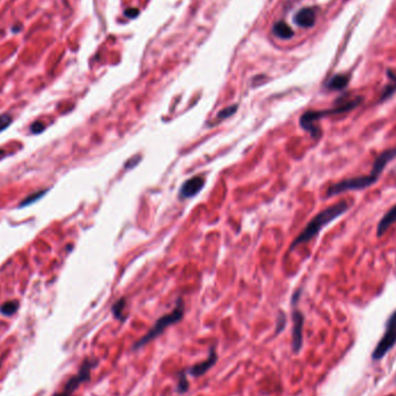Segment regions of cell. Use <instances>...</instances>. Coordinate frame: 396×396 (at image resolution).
Masks as SVG:
<instances>
[{"mask_svg":"<svg viewBox=\"0 0 396 396\" xmlns=\"http://www.w3.org/2000/svg\"><path fill=\"white\" fill-rule=\"evenodd\" d=\"M349 209H350V203H349L348 201H341L337 202L336 204L330 205L329 208L322 210L321 212H318L316 216L307 224V226L305 227L304 231L298 235V238L293 241L291 249L295 248L296 246H299V244L306 243L308 241L315 238V236L320 233L322 228L328 225L331 221H334L335 219L341 217Z\"/></svg>","mask_w":396,"mask_h":396,"instance_id":"cell-1","label":"cell"},{"mask_svg":"<svg viewBox=\"0 0 396 396\" xmlns=\"http://www.w3.org/2000/svg\"><path fill=\"white\" fill-rule=\"evenodd\" d=\"M363 101H364V97L358 95V96L349 98V100H342V101L338 100L333 108L307 111V113H305L303 116H301L300 126L303 127L304 130H306L311 133L314 138H317V137L320 136V130H318V128H316L315 124H314L316 120L324 117H328V116L349 113V111L354 110L357 108V107L360 106L361 103H363Z\"/></svg>","mask_w":396,"mask_h":396,"instance_id":"cell-2","label":"cell"},{"mask_svg":"<svg viewBox=\"0 0 396 396\" xmlns=\"http://www.w3.org/2000/svg\"><path fill=\"white\" fill-rule=\"evenodd\" d=\"M385 167L386 166L384 162L380 160H376L373 163L371 173L368 175H361V176H357V178L339 181V182L335 183L328 188L327 197H333V196L339 195V193H344L348 191L364 190V189L372 187L374 183L378 182L379 176L381 175Z\"/></svg>","mask_w":396,"mask_h":396,"instance_id":"cell-3","label":"cell"},{"mask_svg":"<svg viewBox=\"0 0 396 396\" xmlns=\"http://www.w3.org/2000/svg\"><path fill=\"white\" fill-rule=\"evenodd\" d=\"M183 316H184V303L182 299H179L178 304H176V306L173 311L168 314H166V315L161 316L160 318H158L154 326L148 330V333H146L143 337L133 344L132 350L135 351L139 350V349L145 346L146 344L152 342L153 339H156L157 337L160 336L161 334H163V331L168 328V327L178 324V322L182 320Z\"/></svg>","mask_w":396,"mask_h":396,"instance_id":"cell-4","label":"cell"},{"mask_svg":"<svg viewBox=\"0 0 396 396\" xmlns=\"http://www.w3.org/2000/svg\"><path fill=\"white\" fill-rule=\"evenodd\" d=\"M97 365V360L95 359H86L83 365L79 368V372L73 376L70 380L66 382V385L64 386V388L59 393H55L53 396H72L73 393L79 388L80 385H83L84 382L88 381L90 379V373L92 369Z\"/></svg>","mask_w":396,"mask_h":396,"instance_id":"cell-5","label":"cell"},{"mask_svg":"<svg viewBox=\"0 0 396 396\" xmlns=\"http://www.w3.org/2000/svg\"><path fill=\"white\" fill-rule=\"evenodd\" d=\"M396 344V311L391 314L387 322V328L385 335L380 339L373 351L372 358L374 360H379L388 352L391 348Z\"/></svg>","mask_w":396,"mask_h":396,"instance_id":"cell-6","label":"cell"},{"mask_svg":"<svg viewBox=\"0 0 396 396\" xmlns=\"http://www.w3.org/2000/svg\"><path fill=\"white\" fill-rule=\"evenodd\" d=\"M292 321H293V328H292V350L295 354L301 350L304 341V322L305 318L303 313L298 309H294L292 314Z\"/></svg>","mask_w":396,"mask_h":396,"instance_id":"cell-7","label":"cell"},{"mask_svg":"<svg viewBox=\"0 0 396 396\" xmlns=\"http://www.w3.org/2000/svg\"><path fill=\"white\" fill-rule=\"evenodd\" d=\"M217 360H218V354H217L216 346H211L208 358H206L204 361H202V363H197L193 365V366H191L188 369L187 373L190 374V376L193 378L204 376L210 368H212L214 365L217 364Z\"/></svg>","mask_w":396,"mask_h":396,"instance_id":"cell-8","label":"cell"},{"mask_svg":"<svg viewBox=\"0 0 396 396\" xmlns=\"http://www.w3.org/2000/svg\"><path fill=\"white\" fill-rule=\"evenodd\" d=\"M204 186H205V179L203 176H200V175L193 176V178L187 180L186 182L182 184V187L180 189L179 196L182 198V200L191 198L193 196H196L197 193L203 189Z\"/></svg>","mask_w":396,"mask_h":396,"instance_id":"cell-9","label":"cell"},{"mask_svg":"<svg viewBox=\"0 0 396 396\" xmlns=\"http://www.w3.org/2000/svg\"><path fill=\"white\" fill-rule=\"evenodd\" d=\"M295 23L303 28H311L316 22V10L313 7H305L294 16Z\"/></svg>","mask_w":396,"mask_h":396,"instance_id":"cell-10","label":"cell"},{"mask_svg":"<svg viewBox=\"0 0 396 396\" xmlns=\"http://www.w3.org/2000/svg\"><path fill=\"white\" fill-rule=\"evenodd\" d=\"M394 222H396V205H394L393 208H391L388 212L381 218V220L379 221L377 227V235L378 236L384 235Z\"/></svg>","mask_w":396,"mask_h":396,"instance_id":"cell-11","label":"cell"},{"mask_svg":"<svg viewBox=\"0 0 396 396\" xmlns=\"http://www.w3.org/2000/svg\"><path fill=\"white\" fill-rule=\"evenodd\" d=\"M350 81V77L346 75H336L326 84V87L330 90H342L346 87Z\"/></svg>","mask_w":396,"mask_h":396,"instance_id":"cell-12","label":"cell"},{"mask_svg":"<svg viewBox=\"0 0 396 396\" xmlns=\"http://www.w3.org/2000/svg\"><path fill=\"white\" fill-rule=\"evenodd\" d=\"M274 34L277 37H281L283 40H288L294 35V32L292 28L284 21H278L274 24Z\"/></svg>","mask_w":396,"mask_h":396,"instance_id":"cell-13","label":"cell"},{"mask_svg":"<svg viewBox=\"0 0 396 396\" xmlns=\"http://www.w3.org/2000/svg\"><path fill=\"white\" fill-rule=\"evenodd\" d=\"M387 76L389 77L390 84L387 85L386 87L382 89L381 96H380V102L387 100V98H389L396 92V75H394L393 72L388 70L387 71Z\"/></svg>","mask_w":396,"mask_h":396,"instance_id":"cell-14","label":"cell"},{"mask_svg":"<svg viewBox=\"0 0 396 396\" xmlns=\"http://www.w3.org/2000/svg\"><path fill=\"white\" fill-rule=\"evenodd\" d=\"M18 308H19L18 301H15V300L7 301V303H5L2 307H0V313H2L3 315H5V316H11L16 311H18Z\"/></svg>","mask_w":396,"mask_h":396,"instance_id":"cell-15","label":"cell"},{"mask_svg":"<svg viewBox=\"0 0 396 396\" xmlns=\"http://www.w3.org/2000/svg\"><path fill=\"white\" fill-rule=\"evenodd\" d=\"M126 304H127L126 299H119L117 303L114 304L113 306L114 316L119 321L126 320V317H124V308H126Z\"/></svg>","mask_w":396,"mask_h":396,"instance_id":"cell-16","label":"cell"},{"mask_svg":"<svg viewBox=\"0 0 396 396\" xmlns=\"http://www.w3.org/2000/svg\"><path fill=\"white\" fill-rule=\"evenodd\" d=\"M189 390V381L187 379V372H181L176 385V391L180 394H184Z\"/></svg>","mask_w":396,"mask_h":396,"instance_id":"cell-17","label":"cell"},{"mask_svg":"<svg viewBox=\"0 0 396 396\" xmlns=\"http://www.w3.org/2000/svg\"><path fill=\"white\" fill-rule=\"evenodd\" d=\"M45 192H46V190L36 191V192L32 193V195H29L28 197H26L24 200H23L22 202H21V204H20V208H24V206H28V205H30V204L35 203L36 201H38V200H40V198H42V196L44 195Z\"/></svg>","mask_w":396,"mask_h":396,"instance_id":"cell-18","label":"cell"},{"mask_svg":"<svg viewBox=\"0 0 396 396\" xmlns=\"http://www.w3.org/2000/svg\"><path fill=\"white\" fill-rule=\"evenodd\" d=\"M236 109H238V106H236V105H233V106H231V107H227V108H224L222 110L219 111L218 115H217V117H218V119H225V118L230 117V116L233 115L235 111H236Z\"/></svg>","mask_w":396,"mask_h":396,"instance_id":"cell-19","label":"cell"},{"mask_svg":"<svg viewBox=\"0 0 396 396\" xmlns=\"http://www.w3.org/2000/svg\"><path fill=\"white\" fill-rule=\"evenodd\" d=\"M12 116L10 114H2L0 115V132L6 130L12 123Z\"/></svg>","mask_w":396,"mask_h":396,"instance_id":"cell-20","label":"cell"},{"mask_svg":"<svg viewBox=\"0 0 396 396\" xmlns=\"http://www.w3.org/2000/svg\"><path fill=\"white\" fill-rule=\"evenodd\" d=\"M44 129H45V126L41 122H34L32 126H30V131H32V133H35V135L42 132Z\"/></svg>","mask_w":396,"mask_h":396,"instance_id":"cell-21","label":"cell"},{"mask_svg":"<svg viewBox=\"0 0 396 396\" xmlns=\"http://www.w3.org/2000/svg\"><path fill=\"white\" fill-rule=\"evenodd\" d=\"M124 14H126L128 18L133 19V18H137V16H138L139 11L137 10V8H129V10H127Z\"/></svg>","mask_w":396,"mask_h":396,"instance_id":"cell-22","label":"cell"},{"mask_svg":"<svg viewBox=\"0 0 396 396\" xmlns=\"http://www.w3.org/2000/svg\"><path fill=\"white\" fill-rule=\"evenodd\" d=\"M4 156H5V151L0 150V159H2Z\"/></svg>","mask_w":396,"mask_h":396,"instance_id":"cell-23","label":"cell"},{"mask_svg":"<svg viewBox=\"0 0 396 396\" xmlns=\"http://www.w3.org/2000/svg\"><path fill=\"white\" fill-rule=\"evenodd\" d=\"M0 367H2V361H0Z\"/></svg>","mask_w":396,"mask_h":396,"instance_id":"cell-24","label":"cell"},{"mask_svg":"<svg viewBox=\"0 0 396 396\" xmlns=\"http://www.w3.org/2000/svg\"><path fill=\"white\" fill-rule=\"evenodd\" d=\"M389 396H395V395H389Z\"/></svg>","mask_w":396,"mask_h":396,"instance_id":"cell-25","label":"cell"},{"mask_svg":"<svg viewBox=\"0 0 396 396\" xmlns=\"http://www.w3.org/2000/svg\"><path fill=\"white\" fill-rule=\"evenodd\" d=\"M395 382H396V378H395Z\"/></svg>","mask_w":396,"mask_h":396,"instance_id":"cell-26","label":"cell"}]
</instances>
